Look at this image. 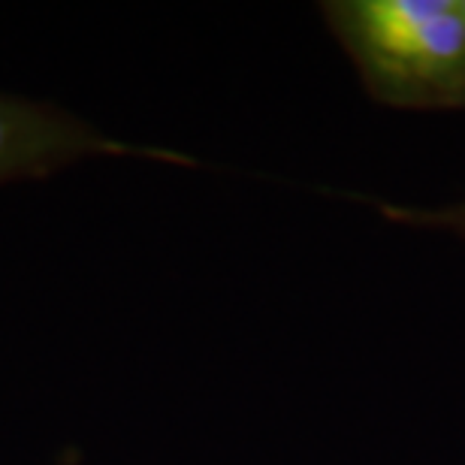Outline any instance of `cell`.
<instances>
[{"mask_svg": "<svg viewBox=\"0 0 465 465\" xmlns=\"http://www.w3.org/2000/svg\"><path fill=\"white\" fill-rule=\"evenodd\" d=\"M85 154H136L170 163H193L166 148L115 143L67 115L0 97V184L22 175H45Z\"/></svg>", "mask_w": 465, "mask_h": 465, "instance_id": "cell-2", "label": "cell"}, {"mask_svg": "<svg viewBox=\"0 0 465 465\" xmlns=\"http://www.w3.org/2000/svg\"><path fill=\"white\" fill-rule=\"evenodd\" d=\"M378 212L393 224L420 227V230H448L453 236L465 239V203H450V206H393V203H378Z\"/></svg>", "mask_w": 465, "mask_h": 465, "instance_id": "cell-3", "label": "cell"}, {"mask_svg": "<svg viewBox=\"0 0 465 465\" xmlns=\"http://www.w3.org/2000/svg\"><path fill=\"white\" fill-rule=\"evenodd\" d=\"M321 15L375 104L465 109V0H327Z\"/></svg>", "mask_w": 465, "mask_h": 465, "instance_id": "cell-1", "label": "cell"}]
</instances>
